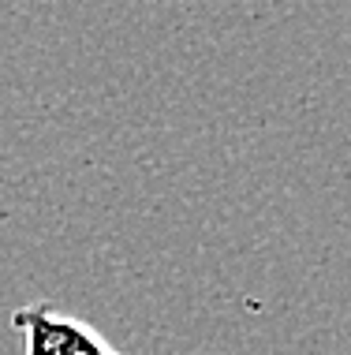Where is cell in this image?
I'll list each match as a JSON object with an SVG mask.
<instances>
[{"label": "cell", "instance_id": "cell-1", "mask_svg": "<svg viewBox=\"0 0 351 355\" xmlns=\"http://www.w3.org/2000/svg\"><path fill=\"white\" fill-rule=\"evenodd\" d=\"M23 355H120L82 318L56 311L53 303H26L12 314Z\"/></svg>", "mask_w": 351, "mask_h": 355}]
</instances>
